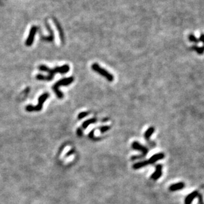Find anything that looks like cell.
<instances>
[{"mask_svg":"<svg viewBox=\"0 0 204 204\" xmlns=\"http://www.w3.org/2000/svg\"><path fill=\"white\" fill-rule=\"evenodd\" d=\"M39 69L41 71L46 72L49 74V76H43L41 74H38L36 76V78L39 80H52L54 78V76L57 73L66 74L70 70V66L68 65H63L61 67H56L54 69H50L45 65H40Z\"/></svg>","mask_w":204,"mask_h":204,"instance_id":"obj_1","label":"cell"},{"mask_svg":"<svg viewBox=\"0 0 204 204\" xmlns=\"http://www.w3.org/2000/svg\"><path fill=\"white\" fill-rule=\"evenodd\" d=\"M73 81H74V78L69 77V78H64V79L59 80V81H58L56 84L54 85V86H53V90L54 91V92L55 93H56L58 98L62 99L64 97L63 93L60 90H59V87L61 86H68V85H70V84H72Z\"/></svg>","mask_w":204,"mask_h":204,"instance_id":"obj_2","label":"cell"},{"mask_svg":"<svg viewBox=\"0 0 204 204\" xmlns=\"http://www.w3.org/2000/svg\"><path fill=\"white\" fill-rule=\"evenodd\" d=\"M49 96V94L48 93H45L41 95L39 97V103H38L37 105L36 106H33L31 105H29L26 107V111L29 112H39L42 108V105H43L45 101L46 100Z\"/></svg>","mask_w":204,"mask_h":204,"instance_id":"obj_3","label":"cell"},{"mask_svg":"<svg viewBox=\"0 0 204 204\" xmlns=\"http://www.w3.org/2000/svg\"><path fill=\"white\" fill-rule=\"evenodd\" d=\"M92 69L93 71L97 72V73H98L99 74L103 76L104 77H105L108 80V81L112 82L113 80V79H114L113 76L110 73H109L107 70L104 69L103 68L100 67V66L98 65V64H97V63L93 64L92 66Z\"/></svg>","mask_w":204,"mask_h":204,"instance_id":"obj_4","label":"cell"},{"mask_svg":"<svg viewBox=\"0 0 204 204\" xmlns=\"http://www.w3.org/2000/svg\"><path fill=\"white\" fill-rule=\"evenodd\" d=\"M131 147H132V148H133V149L142 152V153H143V154L141 155H140L139 156H133L132 158H131V160H136V159H140L143 158V157H145L146 155L148 154V148L146 147H144V146L142 145L141 144H140L137 141H134L132 143V145H131Z\"/></svg>","mask_w":204,"mask_h":204,"instance_id":"obj_5","label":"cell"},{"mask_svg":"<svg viewBox=\"0 0 204 204\" xmlns=\"http://www.w3.org/2000/svg\"><path fill=\"white\" fill-rule=\"evenodd\" d=\"M37 31V27L33 26L31 27L30 33H29V35L26 41V42H25V45H26V46H31V45L33 44V42L34 41V38H35Z\"/></svg>","mask_w":204,"mask_h":204,"instance_id":"obj_6","label":"cell"},{"mask_svg":"<svg viewBox=\"0 0 204 204\" xmlns=\"http://www.w3.org/2000/svg\"><path fill=\"white\" fill-rule=\"evenodd\" d=\"M163 174V165L157 164L156 165L155 172L151 175V179L153 180H157L161 177Z\"/></svg>","mask_w":204,"mask_h":204,"instance_id":"obj_7","label":"cell"},{"mask_svg":"<svg viewBox=\"0 0 204 204\" xmlns=\"http://www.w3.org/2000/svg\"><path fill=\"white\" fill-rule=\"evenodd\" d=\"M164 154L163 152H160V153H157V154H155L153 156H152L151 158L147 160V162L148 164H152L157 162L158 160H162L164 158Z\"/></svg>","mask_w":204,"mask_h":204,"instance_id":"obj_8","label":"cell"},{"mask_svg":"<svg viewBox=\"0 0 204 204\" xmlns=\"http://www.w3.org/2000/svg\"><path fill=\"white\" fill-rule=\"evenodd\" d=\"M199 194V192L198 191H194L193 192L190 193L189 195H188L185 198V201L184 203L185 204H191L192 202H193L194 199L198 197V195Z\"/></svg>","mask_w":204,"mask_h":204,"instance_id":"obj_9","label":"cell"},{"mask_svg":"<svg viewBox=\"0 0 204 204\" xmlns=\"http://www.w3.org/2000/svg\"><path fill=\"white\" fill-rule=\"evenodd\" d=\"M184 187H185V184L184 182H178V183L172 184L171 186H170L169 190L171 191V192H175V191L184 189Z\"/></svg>","mask_w":204,"mask_h":204,"instance_id":"obj_10","label":"cell"},{"mask_svg":"<svg viewBox=\"0 0 204 204\" xmlns=\"http://www.w3.org/2000/svg\"><path fill=\"white\" fill-rule=\"evenodd\" d=\"M148 162H147V160H144V161H141V162H139L137 163H135V164L133 165V168L135 170H138L140 169L141 168H143L144 167H146L147 165H148Z\"/></svg>","mask_w":204,"mask_h":204,"instance_id":"obj_11","label":"cell"},{"mask_svg":"<svg viewBox=\"0 0 204 204\" xmlns=\"http://www.w3.org/2000/svg\"><path fill=\"white\" fill-rule=\"evenodd\" d=\"M155 129L154 127H149V128H148L146 131V132L144 133V138H145L147 140V141H148V139L151 138V137L152 136V135L153 134V133L155 132Z\"/></svg>","mask_w":204,"mask_h":204,"instance_id":"obj_12","label":"cell"},{"mask_svg":"<svg viewBox=\"0 0 204 204\" xmlns=\"http://www.w3.org/2000/svg\"><path fill=\"white\" fill-rule=\"evenodd\" d=\"M97 121V120L96 118H92V119H90V120H86V121H85L84 123H83V124H82V127L84 129H86L87 127L90 125V124H92V123H94Z\"/></svg>","mask_w":204,"mask_h":204,"instance_id":"obj_13","label":"cell"},{"mask_svg":"<svg viewBox=\"0 0 204 204\" xmlns=\"http://www.w3.org/2000/svg\"><path fill=\"white\" fill-rule=\"evenodd\" d=\"M94 131H95V129H93L91 131V132L89 133L88 137H89V138H90L92 140H93V141H99V140L100 139V138H96L94 137Z\"/></svg>","mask_w":204,"mask_h":204,"instance_id":"obj_14","label":"cell"},{"mask_svg":"<svg viewBox=\"0 0 204 204\" xmlns=\"http://www.w3.org/2000/svg\"><path fill=\"white\" fill-rule=\"evenodd\" d=\"M109 129H110L109 126H102L101 127H100V130L101 133H104L106 132V131H108V130H109Z\"/></svg>","mask_w":204,"mask_h":204,"instance_id":"obj_15","label":"cell"},{"mask_svg":"<svg viewBox=\"0 0 204 204\" xmlns=\"http://www.w3.org/2000/svg\"><path fill=\"white\" fill-rule=\"evenodd\" d=\"M88 116V112H82L79 113L78 116V120H82L84 117H85L86 116Z\"/></svg>","mask_w":204,"mask_h":204,"instance_id":"obj_16","label":"cell"},{"mask_svg":"<svg viewBox=\"0 0 204 204\" xmlns=\"http://www.w3.org/2000/svg\"><path fill=\"white\" fill-rule=\"evenodd\" d=\"M56 25H57V28H58V31L60 32V35H61V40L63 41V39H64V37H63V33H62V29H61V27H60V25H58V23L57 22V21H56Z\"/></svg>","mask_w":204,"mask_h":204,"instance_id":"obj_17","label":"cell"},{"mask_svg":"<svg viewBox=\"0 0 204 204\" xmlns=\"http://www.w3.org/2000/svg\"><path fill=\"white\" fill-rule=\"evenodd\" d=\"M198 199H199V204H204V203H203V196H202V195L200 194H199L198 195Z\"/></svg>","mask_w":204,"mask_h":204,"instance_id":"obj_18","label":"cell"},{"mask_svg":"<svg viewBox=\"0 0 204 204\" xmlns=\"http://www.w3.org/2000/svg\"><path fill=\"white\" fill-rule=\"evenodd\" d=\"M76 133H77V135H78V137H82L83 133H82V129H80V128H78V129H77V131H76Z\"/></svg>","mask_w":204,"mask_h":204,"instance_id":"obj_19","label":"cell"},{"mask_svg":"<svg viewBox=\"0 0 204 204\" xmlns=\"http://www.w3.org/2000/svg\"><path fill=\"white\" fill-rule=\"evenodd\" d=\"M74 152V151L73 150V149H72V150H71L70 151H69V152H68L67 153V154H66V156H69V155H72V154H73V153Z\"/></svg>","mask_w":204,"mask_h":204,"instance_id":"obj_20","label":"cell"}]
</instances>
